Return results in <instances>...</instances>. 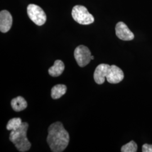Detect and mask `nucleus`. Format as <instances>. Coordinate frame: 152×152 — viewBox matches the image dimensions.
Segmentation results:
<instances>
[{
  "instance_id": "4468645a",
  "label": "nucleus",
  "mask_w": 152,
  "mask_h": 152,
  "mask_svg": "<svg viewBox=\"0 0 152 152\" xmlns=\"http://www.w3.org/2000/svg\"><path fill=\"white\" fill-rule=\"evenodd\" d=\"M137 150V145L134 141H131L121 148L122 152H136Z\"/></svg>"
},
{
  "instance_id": "6e6552de",
  "label": "nucleus",
  "mask_w": 152,
  "mask_h": 152,
  "mask_svg": "<svg viewBox=\"0 0 152 152\" xmlns=\"http://www.w3.org/2000/svg\"><path fill=\"white\" fill-rule=\"evenodd\" d=\"M110 65L107 64H100L96 68L94 73V78L95 82L99 84H103L108 73Z\"/></svg>"
},
{
  "instance_id": "dca6fc26",
  "label": "nucleus",
  "mask_w": 152,
  "mask_h": 152,
  "mask_svg": "<svg viewBox=\"0 0 152 152\" xmlns=\"http://www.w3.org/2000/svg\"><path fill=\"white\" fill-rule=\"evenodd\" d=\"M91 60H93V59H94V56L91 55Z\"/></svg>"
},
{
  "instance_id": "423d86ee",
  "label": "nucleus",
  "mask_w": 152,
  "mask_h": 152,
  "mask_svg": "<svg viewBox=\"0 0 152 152\" xmlns=\"http://www.w3.org/2000/svg\"><path fill=\"white\" fill-rule=\"evenodd\" d=\"M115 34L117 37L123 41H131L134 38V34L125 23L118 22L115 26Z\"/></svg>"
},
{
  "instance_id": "ddd939ff",
  "label": "nucleus",
  "mask_w": 152,
  "mask_h": 152,
  "mask_svg": "<svg viewBox=\"0 0 152 152\" xmlns=\"http://www.w3.org/2000/svg\"><path fill=\"white\" fill-rule=\"evenodd\" d=\"M22 120L20 118H14L9 121L6 129L7 130L15 131L18 129L22 124Z\"/></svg>"
},
{
  "instance_id": "f03ea898",
  "label": "nucleus",
  "mask_w": 152,
  "mask_h": 152,
  "mask_svg": "<svg viewBox=\"0 0 152 152\" xmlns=\"http://www.w3.org/2000/svg\"><path fill=\"white\" fill-rule=\"evenodd\" d=\"M28 127L27 122H23L18 129L10 132L9 139L19 152H27L31 147V144L27 137Z\"/></svg>"
},
{
  "instance_id": "9b49d317",
  "label": "nucleus",
  "mask_w": 152,
  "mask_h": 152,
  "mask_svg": "<svg viewBox=\"0 0 152 152\" xmlns=\"http://www.w3.org/2000/svg\"><path fill=\"white\" fill-rule=\"evenodd\" d=\"M11 105L14 110L20 112L27 107L28 104L24 98L19 96L11 100Z\"/></svg>"
},
{
  "instance_id": "9d476101",
  "label": "nucleus",
  "mask_w": 152,
  "mask_h": 152,
  "mask_svg": "<svg viewBox=\"0 0 152 152\" xmlns=\"http://www.w3.org/2000/svg\"><path fill=\"white\" fill-rule=\"evenodd\" d=\"M65 65L61 60H55L54 65L49 69V75L54 77H58L63 73Z\"/></svg>"
},
{
  "instance_id": "39448f33",
  "label": "nucleus",
  "mask_w": 152,
  "mask_h": 152,
  "mask_svg": "<svg viewBox=\"0 0 152 152\" xmlns=\"http://www.w3.org/2000/svg\"><path fill=\"white\" fill-rule=\"evenodd\" d=\"M74 56L78 65L81 67L86 66L91 60V51L84 45H80L76 48L74 52Z\"/></svg>"
},
{
  "instance_id": "2eb2a0df",
  "label": "nucleus",
  "mask_w": 152,
  "mask_h": 152,
  "mask_svg": "<svg viewBox=\"0 0 152 152\" xmlns=\"http://www.w3.org/2000/svg\"><path fill=\"white\" fill-rule=\"evenodd\" d=\"M142 152H152V145L145 144L142 147Z\"/></svg>"
},
{
  "instance_id": "0eeeda50",
  "label": "nucleus",
  "mask_w": 152,
  "mask_h": 152,
  "mask_svg": "<svg viewBox=\"0 0 152 152\" xmlns=\"http://www.w3.org/2000/svg\"><path fill=\"white\" fill-rule=\"evenodd\" d=\"M106 78L107 81L110 83H118L122 81L124 78V73L122 70L117 66L110 65Z\"/></svg>"
},
{
  "instance_id": "20e7f679",
  "label": "nucleus",
  "mask_w": 152,
  "mask_h": 152,
  "mask_svg": "<svg viewBox=\"0 0 152 152\" xmlns=\"http://www.w3.org/2000/svg\"><path fill=\"white\" fill-rule=\"evenodd\" d=\"M28 15L34 23L38 26L44 25L46 21V15L39 6L30 4L27 7Z\"/></svg>"
},
{
  "instance_id": "1a4fd4ad",
  "label": "nucleus",
  "mask_w": 152,
  "mask_h": 152,
  "mask_svg": "<svg viewBox=\"0 0 152 152\" xmlns=\"http://www.w3.org/2000/svg\"><path fill=\"white\" fill-rule=\"evenodd\" d=\"M12 18L11 14L7 10H2L0 12V31L2 33L7 32L11 28Z\"/></svg>"
},
{
  "instance_id": "f8f14e48",
  "label": "nucleus",
  "mask_w": 152,
  "mask_h": 152,
  "mask_svg": "<svg viewBox=\"0 0 152 152\" xmlns=\"http://www.w3.org/2000/svg\"><path fill=\"white\" fill-rule=\"evenodd\" d=\"M66 91V86L64 85L59 84L54 86L51 89V98L58 99L63 96Z\"/></svg>"
},
{
  "instance_id": "f257e3e1",
  "label": "nucleus",
  "mask_w": 152,
  "mask_h": 152,
  "mask_svg": "<svg viewBox=\"0 0 152 152\" xmlns=\"http://www.w3.org/2000/svg\"><path fill=\"white\" fill-rule=\"evenodd\" d=\"M69 135L60 122H56L49 126L47 142L51 151L61 152L69 144Z\"/></svg>"
},
{
  "instance_id": "7ed1b4c3",
  "label": "nucleus",
  "mask_w": 152,
  "mask_h": 152,
  "mask_svg": "<svg viewBox=\"0 0 152 152\" xmlns=\"http://www.w3.org/2000/svg\"><path fill=\"white\" fill-rule=\"evenodd\" d=\"M72 15L76 22L82 25H88L94 22V16L83 6H75L72 9Z\"/></svg>"
}]
</instances>
